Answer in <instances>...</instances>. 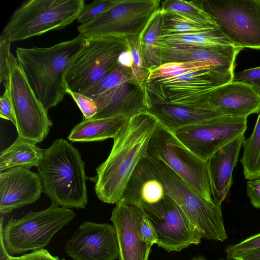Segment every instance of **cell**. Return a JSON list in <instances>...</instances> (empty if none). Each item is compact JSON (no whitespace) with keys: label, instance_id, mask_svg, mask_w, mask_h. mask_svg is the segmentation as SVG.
I'll list each match as a JSON object with an SVG mask.
<instances>
[{"label":"cell","instance_id":"cell-1","mask_svg":"<svg viewBox=\"0 0 260 260\" xmlns=\"http://www.w3.org/2000/svg\"><path fill=\"white\" fill-rule=\"evenodd\" d=\"M158 120L144 112L128 117L113 138L106 160L96 169L94 190L101 201L116 203L135 168L148 155V146Z\"/></svg>","mask_w":260,"mask_h":260},{"label":"cell","instance_id":"cell-2","mask_svg":"<svg viewBox=\"0 0 260 260\" xmlns=\"http://www.w3.org/2000/svg\"><path fill=\"white\" fill-rule=\"evenodd\" d=\"M85 38H75L45 48L17 47L16 59L28 83L47 111L67 94L65 76L70 63Z\"/></svg>","mask_w":260,"mask_h":260},{"label":"cell","instance_id":"cell-3","mask_svg":"<svg viewBox=\"0 0 260 260\" xmlns=\"http://www.w3.org/2000/svg\"><path fill=\"white\" fill-rule=\"evenodd\" d=\"M43 192L52 204L84 209L88 203L84 162L79 151L67 140L57 139L43 150L37 166Z\"/></svg>","mask_w":260,"mask_h":260},{"label":"cell","instance_id":"cell-4","mask_svg":"<svg viewBox=\"0 0 260 260\" xmlns=\"http://www.w3.org/2000/svg\"><path fill=\"white\" fill-rule=\"evenodd\" d=\"M143 161L162 183L166 194L183 210L201 239L221 242L226 240L221 205L199 195L161 160L148 155Z\"/></svg>","mask_w":260,"mask_h":260},{"label":"cell","instance_id":"cell-5","mask_svg":"<svg viewBox=\"0 0 260 260\" xmlns=\"http://www.w3.org/2000/svg\"><path fill=\"white\" fill-rule=\"evenodd\" d=\"M234 70L209 67L177 76L147 81L144 85L148 106L153 104H171L190 106L208 104L211 92L233 81Z\"/></svg>","mask_w":260,"mask_h":260},{"label":"cell","instance_id":"cell-6","mask_svg":"<svg viewBox=\"0 0 260 260\" xmlns=\"http://www.w3.org/2000/svg\"><path fill=\"white\" fill-rule=\"evenodd\" d=\"M85 5L84 0L25 1L14 12L1 36L13 42L62 29L77 20Z\"/></svg>","mask_w":260,"mask_h":260},{"label":"cell","instance_id":"cell-7","mask_svg":"<svg viewBox=\"0 0 260 260\" xmlns=\"http://www.w3.org/2000/svg\"><path fill=\"white\" fill-rule=\"evenodd\" d=\"M126 49L125 38H85L67 69V88L82 93L93 87L117 67L118 57Z\"/></svg>","mask_w":260,"mask_h":260},{"label":"cell","instance_id":"cell-8","mask_svg":"<svg viewBox=\"0 0 260 260\" xmlns=\"http://www.w3.org/2000/svg\"><path fill=\"white\" fill-rule=\"evenodd\" d=\"M75 216L70 208L52 204L45 210L30 211L18 219L11 218L4 227L2 217L0 235L11 255L44 249Z\"/></svg>","mask_w":260,"mask_h":260},{"label":"cell","instance_id":"cell-9","mask_svg":"<svg viewBox=\"0 0 260 260\" xmlns=\"http://www.w3.org/2000/svg\"><path fill=\"white\" fill-rule=\"evenodd\" d=\"M82 94L96 103L93 118L115 116L132 117L148 112L144 86L134 77L131 68L118 64L111 73Z\"/></svg>","mask_w":260,"mask_h":260},{"label":"cell","instance_id":"cell-10","mask_svg":"<svg viewBox=\"0 0 260 260\" xmlns=\"http://www.w3.org/2000/svg\"><path fill=\"white\" fill-rule=\"evenodd\" d=\"M148 155L161 160L199 195L214 201L208 161L196 155L159 122L149 142Z\"/></svg>","mask_w":260,"mask_h":260},{"label":"cell","instance_id":"cell-11","mask_svg":"<svg viewBox=\"0 0 260 260\" xmlns=\"http://www.w3.org/2000/svg\"><path fill=\"white\" fill-rule=\"evenodd\" d=\"M197 1L234 46L260 49V0Z\"/></svg>","mask_w":260,"mask_h":260},{"label":"cell","instance_id":"cell-12","mask_svg":"<svg viewBox=\"0 0 260 260\" xmlns=\"http://www.w3.org/2000/svg\"><path fill=\"white\" fill-rule=\"evenodd\" d=\"M4 84L9 91L18 136L35 144L41 143L48 136L52 122L12 53L9 59L8 78Z\"/></svg>","mask_w":260,"mask_h":260},{"label":"cell","instance_id":"cell-13","mask_svg":"<svg viewBox=\"0 0 260 260\" xmlns=\"http://www.w3.org/2000/svg\"><path fill=\"white\" fill-rule=\"evenodd\" d=\"M159 0H119L88 22L77 27L84 38L112 36L125 38L140 35L160 9Z\"/></svg>","mask_w":260,"mask_h":260},{"label":"cell","instance_id":"cell-14","mask_svg":"<svg viewBox=\"0 0 260 260\" xmlns=\"http://www.w3.org/2000/svg\"><path fill=\"white\" fill-rule=\"evenodd\" d=\"M141 206L155 231L158 246L168 252L180 251L201 243L199 234L170 196L166 194L158 203Z\"/></svg>","mask_w":260,"mask_h":260},{"label":"cell","instance_id":"cell-15","mask_svg":"<svg viewBox=\"0 0 260 260\" xmlns=\"http://www.w3.org/2000/svg\"><path fill=\"white\" fill-rule=\"evenodd\" d=\"M247 118L223 115L173 132L200 158L207 161L222 147L244 134Z\"/></svg>","mask_w":260,"mask_h":260},{"label":"cell","instance_id":"cell-16","mask_svg":"<svg viewBox=\"0 0 260 260\" xmlns=\"http://www.w3.org/2000/svg\"><path fill=\"white\" fill-rule=\"evenodd\" d=\"M64 250L73 260H115L119 249L115 229L108 223L83 222Z\"/></svg>","mask_w":260,"mask_h":260},{"label":"cell","instance_id":"cell-17","mask_svg":"<svg viewBox=\"0 0 260 260\" xmlns=\"http://www.w3.org/2000/svg\"><path fill=\"white\" fill-rule=\"evenodd\" d=\"M144 213L141 205L124 198L113 209L110 220L117 234L119 260H148L151 246L143 241L139 230Z\"/></svg>","mask_w":260,"mask_h":260},{"label":"cell","instance_id":"cell-18","mask_svg":"<svg viewBox=\"0 0 260 260\" xmlns=\"http://www.w3.org/2000/svg\"><path fill=\"white\" fill-rule=\"evenodd\" d=\"M43 192L39 174L29 168L17 167L0 173V213L13 210L37 201Z\"/></svg>","mask_w":260,"mask_h":260},{"label":"cell","instance_id":"cell-19","mask_svg":"<svg viewBox=\"0 0 260 260\" xmlns=\"http://www.w3.org/2000/svg\"><path fill=\"white\" fill-rule=\"evenodd\" d=\"M208 104L224 115L247 117L260 112V94L249 83L232 81L214 89Z\"/></svg>","mask_w":260,"mask_h":260},{"label":"cell","instance_id":"cell-20","mask_svg":"<svg viewBox=\"0 0 260 260\" xmlns=\"http://www.w3.org/2000/svg\"><path fill=\"white\" fill-rule=\"evenodd\" d=\"M245 139L244 134L242 135L222 147L207 160L212 198L219 205L226 198L233 184V169Z\"/></svg>","mask_w":260,"mask_h":260},{"label":"cell","instance_id":"cell-21","mask_svg":"<svg viewBox=\"0 0 260 260\" xmlns=\"http://www.w3.org/2000/svg\"><path fill=\"white\" fill-rule=\"evenodd\" d=\"M148 112L172 132L224 115L209 105L195 107L153 104L149 106Z\"/></svg>","mask_w":260,"mask_h":260},{"label":"cell","instance_id":"cell-22","mask_svg":"<svg viewBox=\"0 0 260 260\" xmlns=\"http://www.w3.org/2000/svg\"><path fill=\"white\" fill-rule=\"evenodd\" d=\"M239 49L233 45L222 46L213 49L193 47L161 48V64L169 62L208 61L234 70Z\"/></svg>","mask_w":260,"mask_h":260},{"label":"cell","instance_id":"cell-23","mask_svg":"<svg viewBox=\"0 0 260 260\" xmlns=\"http://www.w3.org/2000/svg\"><path fill=\"white\" fill-rule=\"evenodd\" d=\"M166 194L162 183L142 160L132 174L122 198L141 205L153 204L160 201Z\"/></svg>","mask_w":260,"mask_h":260},{"label":"cell","instance_id":"cell-24","mask_svg":"<svg viewBox=\"0 0 260 260\" xmlns=\"http://www.w3.org/2000/svg\"><path fill=\"white\" fill-rule=\"evenodd\" d=\"M128 118L119 115L84 119L73 127L68 138L73 142L102 141L113 139Z\"/></svg>","mask_w":260,"mask_h":260},{"label":"cell","instance_id":"cell-25","mask_svg":"<svg viewBox=\"0 0 260 260\" xmlns=\"http://www.w3.org/2000/svg\"><path fill=\"white\" fill-rule=\"evenodd\" d=\"M43 149L36 144L19 136L9 147L0 154V171L23 167L30 169L39 164L43 156Z\"/></svg>","mask_w":260,"mask_h":260},{"label":"cell","instance_id":"cell-26","mask_svg":"<svg viewBox=\"0 0 260 260\" xmlns=\"http://www.w3.org/2000/svg\"><path fill=\"white\" fill-rule=\"evenodd\" d=\"M160 48L193 47L213 49L222 46L233 45L219 28L199 33L161 36Z\"/></svg>","mask_w":260,"mask_h":260},{"label":"cell","instance_id":"cell-27","mask_svg":"<svg viewBox=\"0 0 260 260\" xmlns=\"http://www.w3.org/2000/svg\"><path fill=\"white\" fill-rule=\"evenodd\" d=\"M162 17L160 9L152 16L140 34L142 51L147 68L150 72L161 65Z\"/></svg>","mask_w":260,"mask_h":260},{"label":"cell","instance_id":"cell-28","mask_svg":"<svg viewBox=\"0 0 260 260\" xmlns=\"http://www.w3.org/2000/svg\"><path fill=\"white\" fill-rule=\"evenodd\" d=\"M161 36L203 32L219 27L213 20H197L173 11H160Z\"/></svg>","mask_w":260,"mask_h":260},{"label":"cell","instance_id":"cell-29","mask_svg":"<svg viewBox=\"0 0 260 260\" xmlns=\"http://www.w3.org/2000/svg\"><path fill=\"white\" fill-rule=\"evenodd\" d=\"M240 162L245 178L251 180L260 178V112L250 136L243 143Z\"/></svg>","mask_w":260,"mask_h":260},{"label":"cell","instance_id":"cell-30","mask_svg":"<svg viewBox=\"0 0 260 260\" xmlns=\"http://www.w3.org/2000/svg\"><path fill=\"white\" fill-rule=\"evenodd\" d=\"M209 67H223L227 68L208 61L166 63L151 71L147 81L158 79L171 78L188 72Z\"/></svg>","mask_w":260,"mask_h":260},{"label":"cell","instance_id":"cell-31","mask_svg":"<svg viewBox=\"0 0 260 260\" xmlns=\"http://www.w3.org/2000/svg\"><path fill=\"white\" fill-rule=\"evenodd\" d=\"M127 50L131 52L133 58V66L131 68L134 78L142 85L145 84L150 74V71L147 68L142 51L140 35L129 36L125 38Z\"/></svg>","mask_w":260,"mask_h":260},{"label":"cell","instance_id":"cell-32","mask_svg":"<svg viewBox=\"0 0 260 260\" xmlns=\"http://www.w3.org/2000/svg\"><path fill=\"white\" fill-rule=\"evenodd\" d=\"M160 11H173L189 18L201 20H213L201 8L197 1L166 0L161 1Z\"/></svg>","mask_w":260,"mask_h":260},{"label":"cell","instance_id":"cell-33","mask_svg":"<svg viewBox=\"0 0 260 260\" xmlns=\"http://www.w3.org/2000/svg\"><path fill=\"white\" fill-rule=\"evenodd\" d=\"M118 1L119 0H96L90 4L85 5L77 20L81 24L90 21Z\"/></svg>","mask_w":260,"mask_h":260},{"label":"cell","instance_id":"cell-34","mask_svg":"<svg viewBox=\"0 0 260 260\" xmlns=\"http://www.w3.org/2000/svg\"><path fill=\"white\" fill-rule=\"evenodd\" d=\"M260 248V233L252 235L240 243L230 244L225 248L226 258L234 259L239 255Z\"/></svg>","mask_w":260,"mask_h":260},{"label":"cell","instance_id":"cell-35","mask_svg":"<svg viewBox=\"0 0 260 260\" xmlns=\"http://www.w3.org/2000/svg\"><path fill=\"white\" fill-rule=\"evenodd\" d=\"M67 93L70 94L82 112L84 119H92L98 112L95 102L91 98L82 94L72 91L67 88Z\"/></svg>","mask_w":260,"mask_h":260},{"label":"cell","instance_id":"cell-36","mask_svg":"<svg viewBox=\"0 0 260 260\" xmlns=\"http://www.w3.org/2000/svg\"><path fill=\"white\" fill-rule=\"evenodd\" d=\"M233 81L249 83L260 94V67L234 73Z\"/></svg>","mask_w":260,"mask_h":260},{"label":"cell","instance_id":"cell-37","mask_svg":"<svg viewBox=\"0 0 260 260\" xmlns=\"http://www.w3.org/2000/svg\"><path fill=\"white\" fill-rule=\"evenodd\" d=\"M11 42L3 36L0 38V82L5 83L9 75V59Z\"/></svg>","mask_w":260,"mask_h":260},{"label":"cell","instance_id":"cell-38","mask_svg":"<svg viewBox=\"0 0 260 260\" xmlns=\"http://www.w3.org/2000/svg\"><path fill=\"white\" fill-rule=\"evenodd\" d=\"M0 117L11 121L16 126V121L9 89L5 87V91L0 98Z\"/></svg>","mask_w":260,"mask_h":260},{"label":"cell","instance_id":"cell-39","mask_svg":"<svg viewBox=\"0 0 260 260\" xmlns=\"http://www.w3.org/2000/svg\"><path fill=\"white\" fill-rule=\"evenodd\" d=\"M139 230L142 239L144 242L151 246L156 244L157 238L155 231L145 212L141 219Z\"/></svg>","mask_w":260,"mask_h":260},{"label":"cell","instance_id":"cell-40","mask_svg":"<svg viewBox=\"0 0 260 260\" xmlns=\"http://www.w3.org/2000/svg\"><path fill=\"white\" fill-rule=\"evenodd\" d=\"M247 196L252 205L260 209V178L247 181Z\"/></svg>","mask_w":260,"mask_h":260},{"label":"cell","instance_id":"cell-41","mask_svg":"<svg viewBox=\"0 0 260 260\" xmlns=\"http://www.w3.org/2000/svg\"><path fill=\"white\" fill-rule=\"evenodd\" d=\"M12 258L13 260H60L44 249L35 250L19 256H12Z\"/></svg>","mask_w":260,"mask_h":260},{"label":"cell","instance_id":"cell-42","mask_svg":"<svg viewBox=\"0 0 260 260\" xmlns=\"http://www.w3.org/2000/svg\"><path fill=\"white\" fill-rule=\"evenodd\" d=\"M118 64L127 68H132L133 63L131 52L126 49L119 55L118 59Z\"/></svg>","mask_w":260,"mask_h":260},{"label":"cell","instance_id":"cell-43","mask_svg":"<svg viewBox=\"0 0 260 260\" xmlns=\"http://www.w3.org/2000/svg\"><path fill=\"white\" fill-rule=\"evenodd\" d=\"M234 260H260V248L245 252Z\"/></svg>","mask_w":260,"mask_h":260},{"label":"cell","instance_id":"cell-44","mask_svg":"<svg viewBox=\"0 0 260 260\" xmlns=\"http://www.w3.org/2000/svg\"><path fill=\"white\" fill-rule=\"evenodd\" d=\"M0 260H13L12 255L7 251L3 238L1 236V255Z\"/></svg>","mask_w":260,"mask_h":260},{"label":"cell","instance_id":"cell-45","mask_svg":"<svg viewBox=\"0 0 260 260\" xmlns=\"http://www.w3.org/2000/svg\"><path fill=\"white\" fill-rule=\"evenodd\" d=\"M190 260H208L206 258H205L204 257L202 256H198L193 257V258L190 259ZM217 260H231L229 259H223V258H220Z\"/></svg>","mask_w":260,"mask_h":260}]
</instances>
